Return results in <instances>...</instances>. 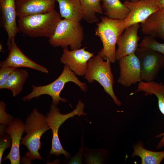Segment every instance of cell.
<instances>
[{"label": "cell", "mask_w": 164, "mask_h": 164, "mask_svg": "<svg viewBox=\"0 0 164 164\" xmlns=\"http://www.w3.org/2000/svg\"><path fill=\"white\" fill-rule=\"evenodd\" d=\"M50 129L46 116L36 109H33L26 119L24 132L26 135L21 140V144L25 146L28 150L22 161L29 164L32 160L43 159L39 152L41 148L40 138Z\"/></svg>", "instance_id": "cell-1"}, {"label": "cell", "mask_w": 164, "mask_h": 164, "mask_svg": "<svg viewBox=\"0 0 164 164\" xmlns=\"http://www.w3.org/2000/svg\"><path fill=\"white\" fill-rule=\"evenodd\" d=\"M55 9L47 13L19 18L17 25L19 32L32 38H50L61 19Z\"/></svg>", "instance_id": "cell-2"}, {"label": "cell", "mask_w": 164, "mask_h": 164, "mask_svg": "<svg viewBox=\"0 0 164 164\" xmlns=\"http://www.w3.org/2000/svg\"><path fill=\"white\" fill-rule=\"evenodd\" d=\"M124 20L113 19L106 16L101 17L95 30V35L100 38L103 45L97 56L106 60L108 59L111 63L115 62V46L124 31Z\"/></svg>", "instance_id": "cell-3"}, {"label": "cell", "mask_w": 164, "mask_h": 164, "mask_svg": "<svg viewBox=\"0 0 164 164\" xmlns=\"http://www.w3.org/2000/svg\"><path fill=\"white\" fill-rule=\"evenodd\" d=\"M71 82L77 85L83 91H86L87 86L81 82L76 74L68 66L64 65L63 70L59 77L50 84L43 86H36L32 85L31 92L22 99L23 101H27L43 95L50 96L52 98V104L57 106L60 101L65 103L67 100L60 97V94L66 84Z\"/></svg>", "instance_id": "cell-4"}, {"label": "cell", "mask_w": 164, "mask_h": 164, "mask_svg": "<svg viewBox=\"0 0 164 164\" xmlns=\"http://www.w3.org/2000/svg\"><path fill=\"white\" fill-rule=\"evenodd\" d=\"M104 60L97 55L91 58L88 62L84 77L89 83H92L95 80L98 82L103 87L104 91L112 98L115 104L120 106L121 102L113 91L114 80L111 67V62L108 59L105 61Z\"/></svg>", "instance_id": "cell-5"}, {"label": "cell", "mask_w": 164, "mask_h": 164, "mask_svg": "<svg viewBox=\"0 0 164 164\" xmlns=\"http://www.w3.org/2000/svg\"><path fill=\"white\" fill-rule=\"evenodd\" d=\"M84 36V28L80 22L64 19L59 23L49 42L54 47L69 46L71 50H74L80 48Z\"/></svg>", "instance_id": "cell-6"}, {"label": "cell", "mask_w": 164, "mask_h": 164, "mask_svg": "<svg viewBox=\"0 0 164 164\" xmlns=\"http://www.w3.org/2000/svg\"><path fill=\"white\" fill-rule=\"evenodd\" d=\"M84 103L79 100L76 108L73 111L67 114H62L56 105L53 104L50 105V110L46 114L48 125L52 130L53 135L50 154L56 156L63 154L66 159L70 157V154L63 149L61 144L58 135L59 128L70 118L76 115H86L84 112Z\"/></svg>", "instance_id": "cell-7"}, {"label": "cell", "mask_w": 164, "mask_h": 164, "mask_svg": "<svg viewBox=\"0 0 164 164\" xmlns=\"http://www.w3.org/2000/svg\"><path fill=\"white\" fill-rule=\"evenodd\" d=\"M135 54L140 61L142 81H153L164 67V56L158 52L140 47Z\"/></svg>", "instance_id": "cell-8"}, {"label": "cell", "mask_w": 164, "mask_h": 164, "mask_svg": "<svg viewBox=\"0 0 164 164\" xmlns=\"http://www.w3.org/2000/svg\"><path fill=\"white\" fill-rule=\"evenodd\" d=\"M124 3L130 12L124 20V30L128 26L145 21L151 15L160 8L155 0H139L135 2L126 0Z\"/></svg>", "instance_id": "cell-9"}, {"label": "cell", "mask_w": 164, "mask_h": 164, "mask_svg": "<svg viewBox=\"0 0 164 164\" xmlns=\"http://www.w3.org/2000/svg\"><path fill=\"white\" fill-rule=\"evenodd\" d=\"M87 48L71 50H69L68 47L63 48L60 61L68 66L76 75L84 76L88 61L94 56V53L85 50Z\"/></svg>", "instance_id": "cell-10"}, {"label": "cell", "mask_w": 164, "mask_h": 164, "mask_svg": "<svg viewBox=\"0 0 164 164\" xmlns=\"http://www.w3.org/2000/svg\"><path fill=\"white\" fill-rule=\"evenodd\" d=\"M119 61L120 72L118 82L129 87L142 81L140 61L135 53L125 56Z\"/></svg>", "instance_id": "cell-11"}, {"label": "cell", "mask_w": 164, "mask_h": 164, "mask_svg": "<svg viewBox=\"0 0 164 164\" xmlns=\"http://www.w3.org/2000/svg\"><path fill=\"white\" fill-rule=\"evenodd\" d=\"M9 50L7 58L0 63V67H9L15 69L21 67L32 68L45 73H48L46 68L38 64L25 55L17 46L15 38L7 43Z\"/></svg>", "instance_id": "cell-12"}, {"label": "cell", "mask_w": 164, "mask_h": 164, "mask_svg": "<svg viewBox=\"0 0 164 164\" xmlns=\"http://www.w3.org/2000/svg\"><path fill=\"white\" fill-rule=\"evenodd\" d=\"M140 26V23L132 25L127 28L119 36L116 43L118 48L116 51V60L135 53L139 47L140 38L138 32Z\"/></svg>", "instance_id": "cell-13"}, {"label": "cell", "mask_w": 164, "mask_h": 164, "mask_svg": "<svg viewBox=\"0 0 164 164\" xmlns=\"http://www.w3.org/2000/svg\"><path fill=\"white\" fill-rule=\"evenodd\" d=\"M1 23L8 35L7 43L19 32L16 18L15 0H0Z\"/></svg>", "instance_id": "cell-14"}, {"label": "cell", "mask_w": 164, "mask_h": 164, "mask_svg": "<svg viewBox=\"0 0 164 164\" xmlns=\"http://www.w3.org/2000/svg\"><path fill=\"white\" fill-rule=\"evenodd\" d=\"M24 129L25 123L17 118H13L5 129V132L11 137L12 146L10 152L3 160L9 159L11 164H19L20 162L19 146Z\"/></svg>", "instance_id": "cell-15"}, {"label": "cell", "mask_w": 164, "mask_h": 164, "mask_svg": "<svg viewBox=\"0 0 164 164\" xmlns=\"http://www.w3.org/2000/svg\"><path fill=\"white\" fill-rule=\"evenodd\" d=\"M55 0H15L17 17L49 12L55 9Z\"/></svg>", "instance_id": "cell-16"}, {"label": "cell", "mask_w": 164, "mask_h": 164, "mask_svg": "<svg viewBox=\"0 0 164 164\" xmlns=\"http://www.w3.org/2000/svg\"><path fill=\"white\" fill-rule=\"evenodd\" d=\"M142 31L146 36L162 39L164 41V8H160L140 23Z\"/></svg>", "instance_id": "cell-17"}, {"label": "cell", "mask_w": 164, "mask_h": 164, "mask_svg": "<svg viewBox=\"0 0 164 164\" xmlns=\"http://www.w3.org/2000/svg\"><path fill=\"white\" fill-rule=\"evenodd\" d=\"M55 0L58 3L61 18L77 22L83 19V11L79 0Z\"/></svg>", "instance_id": "cell-18"}, {"label": "cell", "mask_w": 164, "mask_h": 164, "mask_svg": "<svg viewBox=\"0 0 164 164\" xmlns=\"http://www.w3.org/2000/svg\"><path fill=\"white\" fill-rule=\"evenodd\" d=\"M104 14L114 19L124 20L130 12L128 8L120 0H101Z\"/></svg>", "instance_id": "cell-19"}, {"label": "cell", "mask_w": 164, "mask_h": 164, "mask_svg": "<svg viewBox=\"0 0 164 164\" xmlns=\"http://www.w3.org/2000/svg\"><path fill=\"white\" fill-rule=\"evenodd\" d=\"M133 149L131 157L139 156L142 164H159L164 159V151L156 152L146 149L142 142L136 144L133 147Z\"/></svg>", "instance_id": "cell-20"}, {"label": "cell", "mask_w": 164, "mask_h": 164, "mask_svg": "<svg viewBox=\"0 0 164 164\" xmlns=\"http://www.w3.org/2000/svg\"><path fill=\"white\" fill-rule=\"evenodd\" d=\"M29 76L28 73L24 69H15L10 74L3 89H8L15 97L22 91L23 85Z\"/></svg>", "instance_id": "cell-21"}, {"label": "cell", "mask_w": 164, "mask_h": 164, "mask_svg": "<svg viewBox=\"0 0 164 164\" xmlns=\"http://www.w3.org/2000/svg\"><path fill=\"white\" fill-rule=\"evenodd\" d=\"M83 11V19L90 23L98 21L97 14H102L101 0H79Z\"/></svg>", "instance_id": "cell-22"}, {"label": "cell", "mask_w": 164, "mask_h": 164, "mask_svg": "<svg viewBox=\"0 0 164 164\" xmlns=\"http://www.w3.org/2000/svg\"><path fill=\"white\" fill-rule=\"evenodd\" d=\"M153 94L155 95L158 99L159 109L164 115V85H160L155 87L152 91ZM162 137L156 146L157 149L164 147V132L155 136L157 138Z\"/></svg>", "instance_id": "cell-23"}, {"label": "cell", "mask_w": 164, "mask_h": 164, "mask_svg": "<svg viewBox=\"0 0 164 164\" xmlns=\"http://www.w3.org/2000/svg\"><path fill=\"white\" fill-rule=\"evenodd\" d=\"M139 47L146 48L159 52L164 56V43L158 41L155 38L145 36L139 44Z\"/></svg>", "instance_id": "cell-24"}, {"label": "cell", "mask_w": 164, "mask_h": 164, "mask_svg": "<svg viewBox=\"0 0 164 164\" xmlns=\"http://www.w3.org/2000/svg\"><path fill=\"white\" fill-rule=\"evenodd\" d=\"M12 140L9 135L3 133L0 134V164L2 163L3 154L5 149L11 148Z\"/></svg>", "instance_id": "cell-25"}, {"label": "cell", "mask_w": 164, "mask_h": 164, "mask_svg": "<svg viewBox=\"0 0 164 164\" xmlns=\"http://www.w3.org/2000/svg\"><path fill=\"white\" fill-rule=\"evenodd\" d=\"M6 104L2 101H0V123L5 126H8L13 119V117L5 111Z\"/></svg>", "instance_id": "cell-26"}, {"label": "cell", "mask_w": 164, "mask_h": 164, "mask_svg": "<svg viewBox=\"0 0 164 164\" xmlns=\"http://www.w3.org/2000/svg\"><path fill=\"white\" fill-rule=\"evenodd\" d=\"M14 69L15 68L9 67H1L0 69V89H3L10 74Z\"/></svg>", "instance_id": "cell-27"}, {"label": "cell", "mask_w": 164, "mask_h": 164, "mask_svg": "<svg viewBox=\"0 0 164 164\" xmlns=\"http://www.w3.org/2000/svg\"><path fill=\"white\" fill-rule=\"evenodd\" d=\"M83 138L81 141V146L77 154L72 157L67 162L68 164H81L82 163V158L84 149V143Z\"/></svg>", "instance_id": "cell-28"}, {"label": "cell", "mask_w": 164, "mask_h": 164, "mask_svg": "<svg viewBox=\"0 0 164 164\" xmlns=\"http://www.w3.org/2000/svg\"><path fill=\"white\" fill-rule=\"evenodd\" d=\"M156 2L160 8H164V0H155Z\"/></svg>", "instance_id": "cell-29"}, {"label": "cell", "mask_w": 164, "mask_h": 164, "mask_svg": "<svg viewBox=\"0 0 164 164\" xmlns=\"http://www.w3.org/2000/svg\"><path fill=\"white\" fill-rule=\"evenodd\" d=\"M139 0H130V1L131 2H135L138 1Z\"/></svg>", "instance_id": "cell-30"}]
</instances>
